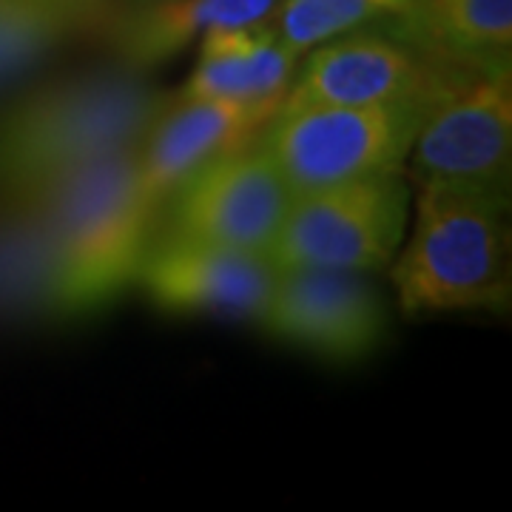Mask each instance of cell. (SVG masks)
<instances>
[{"instance_id":"1","label":"cell","mask_w":512,"mask_h":512,"mask_svg":"<svg viewBox=\"0 0 512 512\" xmlns=\"http://www.w3.org/2000/svg\"><path fill=\"white\" fill-rule=\"evenodd\" d=\"M510 188L419 183L413 228L390 282L407 316L504 311L510 302Z\"/></svg>"},{"instance_id":"2","label":"cell","mask_w":512,"mask_h":512,"mask_svg":"<svg viewBox=\"0 0 512 512\" xmlns=\"http://www.w3.org/2000/svg\"><path fill=\"white\" fill-rule=\"evenodd\" d=\"M165 94L126 72L86 74L0 114V197H32L103 157L140 148Z\"/></svg>"},{"instance_id":"3","label":"cell","mask_w":512,"mask_h":512,"mask_svg":"<svg viewBox=\"0 0 512 512\" xmlns=\"http://www.w3.org/2000/svg\"><path fill=\"white\" fill-rule=\"evenodd\" d=\"M29 200L49 225L72 319L100 311L137 282L157 220L137 148L83 165Z\"/></svg>"},{"instance_id":"4","label":"cell","mask_w":512,"mask_h":512,"mask_svg":"<svg viewBox=\"0 0 512 512\" xmlns=\"http://www.w3.org/2000/svg\"><path fill=\"white\" fill-rule=\"evenodd\" d=\"M430 103H282L256 137L291 194L402 171Z\"/></svg>"},{"instance_id":"5","label":"cell","mask_w":512,"mask_h":512,"mask_svg":"<svg viewBox=\"0 0 512 512\" xmlns=\"http://www.w3.org/2000/svg\"><path fill=\"white\" fill-rule=\"evenodd\" d=\"M410 222L402 171L293 194L276 237V268L373 274L393 262Z\"/></svg>"},{"instance_id":"6","label":"cell","mask_w":512,"mask_h":512,"mask_svg":"<svg viewBox=\"0 0 512 512\" xmlns=\"http://www.w3.org/2000/svg\"><path fill=\"white\" fill-rule=\"evenodd\" d=\"M510 157V74H458L430 100L407 160L416 183L510 188Z\"/></svg>"},{"instance_id":"7","label":"cell","mask_w":512,"mask_h":512,"mask_svg":"<svg viewBox=\"0 0 512 512\" xmlns=\"http://www.w3.org/2000/svg\"><path fill=\"white\" fill-rule=\"evenodd\" d=\"M291 197L271 157L254 140L202 165L165 205H171L174 234L271 256Z\"/></svg>"},{"instance_id":"8","label":"cell","mask_w":512,"mask_h":512,"mask_svg":"<svg viewBox=\"0 0 512 512\" xmlns=\"http://www.w3.org/2000/svg\"><path fill=\"white\" fill-rule=\"evenodd\" d=\"M268 336L328 362H362L387 336L382 296L365 274L279 268L259 322Z\"/></svg>"},{"instance_id":"9","label":"cell","mask_w":512,"mask_h":512,"mask_svg":"<svg viewBox=\"0 0 512 512\" xmlns=\"http://www.w3.org/2000/svg\"><path fill=\"white\" fill-rule=\"evenodd\" d=\"M276 274L271 256L168 231L151 239L134 285L165 313L259 322Z\"/></svg>"},{"instance_id":"10","label":"cell","mask_w":512,"mask_h":512,"mask_svg":"<svg viewBox=\"0 0 512 512\" xmlns=\"http://www.w3.org/2000/svg\"><path fill=\"white\" fill-rule=\"evenodd\" d=\"M458 74L441 69L387 32H350L313 46L296 69L285 103L384 106L430 103Z\"/></svg>"},{"instance_id":"11","label":"cell","mask_w":512,"mask_h":512,"mask_svg":"<svg viewBox=\"0 0 512 512\" xmlns=\"http://www.w3.org/2000/svg\"><path fill=\"white\" fill-rule=\"evenodd\" d=\"M265 126L268 117L231 103L183 92L165 97L163 109L137 148V171L151 205L160 211V205L202 165L234 148L251 146Z\"/></svg>"},{"instance_id":"12","label":"cell","mask_w":512,"mask_h":512,"mask_svg":"<svg viewBox=\"0 0 512 512\" xmlns=\"http://www.w3.org/2000/svg\"><path fill=\"white\" fill-rule=\"evenodd\" d=\"M299 55L268 23L217 29L200 40L183 94L274 117L291 92Z\"/></svg>"},{"instance_id":"13","label":"cell","mask_w":512,"mask_h":512,"mask_svg":"<svg viewBox=\"0 0 512 512\" xmlns=\"http://www.w3.org/2000/svg\"><path fill=\"white\" fill-rule=\"evenodd\" d=\"M384 32L441 69L510 74L512 0H413Z\"/></svg>"},{"instance_id":"14","label":"cell","mask_w":512,"mask_h":512,"mask_svg":"<svg viewBox=\"0 0 512 512\" xmlns=\"http://www.w3.org/2000/svg\"><path fill=\"white\" fill-rule=\"evenodd\" d=\"M0 316L72 319L55 242L29 197H0Z\"/></svg>"},{"instance_id":"15","label":"cell","mask_w":512,"mask_h":512,"mask_svg":"<svg viewBox=\"0 0 512 512\" xmlns=\"http://www.w3.org/2000/svg\"><path fill=\"white\" fill-rule=\"evenodd\" d=\"M279 0H163L137 3L114 29V46L128 66H157L217 29L268 23Z\"/></svg>"},{"instance_id":"16","label":"cell","mask_w":512,"mask_h":512,"mask_svg":"<svg viewBox=\"0 0 512 512\" xmlns=\"http://www.w3.org/2000/svg\"><path fill=\"white\" fill-rule=\"evenodd\" d=\"M413 0H279L271 15L276 35L296 55L402 15Z\"/></svg>"},{"instance_id":"17","label":"cell","mask_w":512,"mask_h":512,"mask_svg":"<svg viewBox=\"0 0 512 512\" xmlns=\"http://www.w3.org/2000/svg\"><path fill=\"white\" fill-rule=\"evenodd\" d=\"M74 26L52 0H0V86L40 66Z\"/></svg>"},{"instance_id":"18","label":"cell","mask_w":512,"mask_h":512,"mask_svg":"<svg viewBox=\"0 0 512 512\" xmlns=\"http://www.w3.org/2000/svg\"><path fill=\"white\" fill-rule=\"evenodd\" d=\"M55 6H60L66 15H72L77 23H83V20L94 18L100 9H103V3L106 0H52Z\"/></svg>"},{"instance_id":"19","label":"cell","mask_w":512,"mask_h":512,"mask_svg":"<svg viewBox=\"0 0 512 512\" xmlns=\"http://www.w3.org/2000/svg\"><path fill=\"white\" fill-rule=\"evenodd\" d=\"M137 3H163V0H137Z\"/></svg>"}]
</instances>
